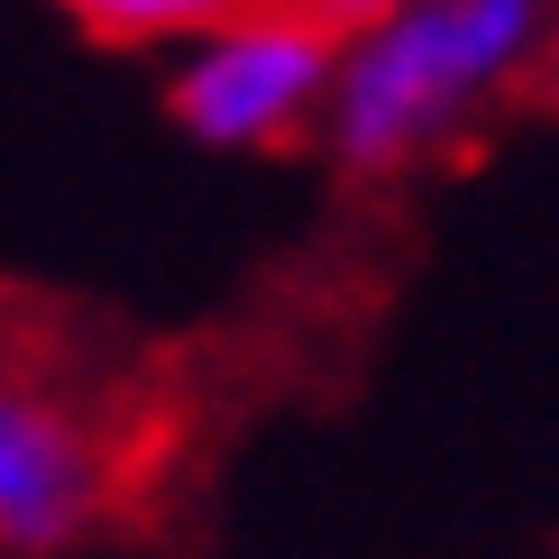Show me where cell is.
Wrapping results in <instances>:
<instances>
[{
	"label": "cell",
	"mask_w": 559,
	"mask_h": 559,
	"mask_svg": "<svg viewBox=\"0 0 559 559\" xmlns=\"http://www.w3.org/2000/svg\"><path fill=\"white\" fill-rule=\"evenodd\" d=\"M532 64H542V92L559 102V28H542V46H532Z\"/></svg>",
	"instance_id": "5b68a950"
},
{
	"label": "cell",
	"mask_w": 559,
	"mask_h": 559,
	"mask_svg": "<svg viewBox=\"0 0 559 559\" xmlns=\"http://www.w3.org/2000/svg\"><path fill=\"white\" fill-rule=\"evenodd\" d=\"M74 28H92L102 46H156V37H193L212 28L221 10H239V0H56Z\"/></svg>",
	"instance_id": "277c9868"
},
{
	"label": "cell",
	"mask_w": 559,
	"mask_h": 559,
	"mask_svg": "<svg viewBox=\"0 0 559 559\" xmlns=\"http://www.w3.org/2000/svg\"><path fill=\"white\" fill-rule=\"evenodd\" d=\"M542 46V0H377L340 28L321 138L348 175H404L450 147Z\"/></svg>",
	"instance_id": "6da1fadb"
},
{
	"label": "cell",
	"mask_w": 559,
	"mask_h": 559,
	"mask_svg": "<svg viewBox=\"0 0 559 559\" xmlns=\"http://www.w3.org/2000/svg\"><path fill=\"white\" fill-rule=\"evenodd\" d=\"M340 28V10H221L175 56V129L202 147H285V138L321 129Z\"/></svg>",
	"instance_id": "7a4b0ae2"
},
{
	"label": "cell",
	"mask_w": 559,
	"mask_h": 559,
	"mask_svg": "<svg viewBox=\"0 0 559 559\" xmlns=\"http://www.w3.org/2000/svg\"><path fill=\"white\" fill-rule=\"evenodd\" d=\"M542 10H550V0H542Z\"/></svg>",
	"instance_id": "8992f818"
},
{
	"label": "cell",
	"mask_w": 559,
	"mask_h": 559,
	"mask_svg": "<svg viewBox=\"0 0 559 559\" xmlns=\"http://www.w3.org/2000/svg\"><path fill=\"white\" fill-rule=\"evenodd\" d=\"M120 496V459L74 404L0 377V550L56 559Z\"/></svg>",
	"instance_id": "3957f363"
}]
</instances>
